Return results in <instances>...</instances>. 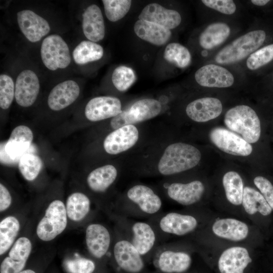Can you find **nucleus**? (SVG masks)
<instances>
[{
    "mask_svg": "<svg viewBox=\"0 0 273 273\" xmlns=\"http://www.w3.org/2000/svg\"><path fill=\"white\" fill-rule=\"evenodd\" d=\"M267 38L266 30L255 23L248 27L216 52L205 63L226 66L239 65L251 54L263 46Z\"/></svg>",
    "mask_w": 273,
    "mask_h": 273,
    "instance_id": "nucleus-1",
    "label": "nucleus"
},
{
    "mask_svg": "<svg viewBox=\"0 0 273 273\" xmlns=\"http://www.w3.org/2000/svg\"><path fill=\"white\" fill-rule=\"evenodd\" d=\"M162 201L150 187L135 184L115 203L112 213L129 218H153L162 212Z\"/></svg>",
    "mask_w": 273,
    "mask_h": 273,
    "instance_id": "nucleus-2",
    "label": "nucleus"
},
{
    "mask_svg": "<svg viewBox=\"0 0 273 273\" xmlns=\"http://www.w3.org/2000/svg\"><path fill=\"white\" fill-rule=\"evenodd\" d=\"M195 83L209 90H226L250 86L251 81L240 66L205 63L194 74Z\"/></svg>",
    "mask_w": 273,
    "mask_h": 273,
    "instance_id": "nucleus-3",
    "label": "nucleus"
},
{
    "mask_svg": "<svg viewBox=\"0 0 273 273\" xmlns=\"http://www.w3.org/2000/svg\"><path fill=\"white\" fill-rule=\"evenodd\" d=\"M110 216L115 226L135 248L144 260L153 259L158 247L163 243L154 226L149 221H138L112 213Z\"/></svg>",
    "mask_w": 273,
    "mask_h": 273,
    "instance_id": "nucleus-4",
    "label": "nucleus"
},
{
    "mask_svg": "<svg viewBox=\"0 0 273 273\" xmlns=\"http://www.w3.org/2000/svg\"><path fill=\"white\" fill-rule=\"evenodd\" d=\"M250 22L222 20L206 22L197 37L203 63L244 30Z\"/></svg>",
    "mask_w": 273,
    "mask_h": 273,
    "instance_id": "nucleus-5",
    "label": "nucleus"
},
{
    "mask_svg": "<svg viewBox=\"0 0 273 273\" xmlns=\"http://www.w3.org/2000/svg\"><path fill=\"white\" fill-rule=\"evenodd\" d=\"M201 153L196 147L177 142L164 150L157 165L158 173L164 176L175 175L195 167L201 159Z\"/></svg>",
    "mask_w": 273,
    "mask_h": 273,
    "instance_id": "nucleus-6",
    "label": "nucleus"
},
{
    "mask_svg": "<svg viewBox=\"0 0 273 273\" xmlns=\"http://www.w3.org/2000/svg\"><path fill=\"white\" fill-rule=\"evenodd\" d=\"M223 121L230 130L239 134L250 144L260 139L259 118L254 109L248 104H238L229 108L224 113Z\"/></svg>",
    "mask_w": 273,
    "mask_h": 273,
    "instance_id": "nucleus-7",
    "label": "nucleus"
},
{
    "mask_svg": "<svg viewBox=\"0 0 273 273\" xmlns=\"http://www.w3.org/2000/svg\"><path fill=\"white\" fill-rule=\"evenodd\" d=\"M155 228L163 243L169 236H184L197 228V219L190 214L176 212H162L148 220Z\"/></svg>",
    "mask_w": 273,
    "mask_h": 273,
    "instance_id": "nucleus-8",
    "label": "nucleus"
},
{
    "mask_svg": "<svg viewBox=\"0 0 273 273\" xmlns=\"http://www.w3.org/2000/svg\"><path fill=\"white\" fill-rule=\"evenodd\" d=\"M111 255L123 273H143L144 259L126 237L116 227Z\"/></svg>",
    "mask_w": 273,
    "mask_h": 273,
    "instance_id": "nucleus-9",
    "label": "nucleus"
},
{
    "mask_svg": "<svg viewBox=\"0 0 273 273\" xmlns=\"http://www.w3.org/2000/svg\"><path fill=\"white\" fill-rule=\"evenodd\" d=\"M68 216L65 205L60 200L52 201L46 209L36 229L37 237L44 242L55 239L67 225Z\"/></svg>",
    "mask_w": 273,
    "mask_h": 273,
    "instance_id": "nucleus-10",
    "label": "nucleus"
},
{
    "mask_svg": "<svg viewBox=\"0 0 273 273\" xmlns=\"http://www.w3.org/2000/svg\"><path fill=\"white\" fill-rule=\"evenodd\" d=\"M207 15L206 22L214 21H251V15L244 1L201 0Z\"/></svg>",
    "mask_w": 273,
    "mask_h": 273,
    "instance_id": "nucleus-11",
    "label": "nucleus"
},
{
    "mask_svg": "<svg viewBox=\"0 0 273 273\" xmlns=\"http://www.w3.org/2000/svg\"><path fill=\"white\" fill-rule=\"evenodd\" d=\"M161 109V104L158 101L150 98L141 99L112 118L110 125L115 129L125 125H134L156 117Z\"/></svg>",
    "mask_w": 273,
    "mask_h": 273,
    "instance_id": "nucleus-12",
    "label": "nucleus"
},
{
    "mask_svg": "<svg viewBox=\"0 0 273 273\" xmlns=\"http://www.w3.org/2000/svg\"><path fill=\"white\" fill-rule=\"evenodd\" d=\"M155 266L163 273H182L190 267L192 258L184 250L175 249L170 243L161 244L153 257Z\"/></svg>",
    "mask_w": 273,
    "mask_h": 273,
    "instance_id": "nucleus-13",
    "label": "nucleus"
},
{
    "mask_svg": "<svg viewBox=\"0 0 273 273\" xmlns=\"http://www.w3.org/2000/svg\"><path fill=\"white\" fill-rule=\"evenodd\" d=\"M40 54L42 61L49 70L65 68L71 62L68 45L59 35L52 34L42 41Z\"/></svg>",
    "mask_w": 273,
    "mask_h": 273,
    "instance_id": "nucleus-14",
    "label": "nucleus"
},
{
    "mask_svg": "<svg viewBox=\"0 0 273 273\" xmlns=\"http://www.w3.org/2000/svg\"><path fill=\"white\" fill-rule=\"evenodd\" d=\"M114 238L112 232L105 224L92 222L86 228L85 241L87 250L94 258L101 259L111 252Z\"/></svg>",
    "mask_w": 273,
    "mask_h": 273,
    "instance_id": "nucleus-15",
    "label": "nucleus"
},
{
    "mask_svg": "<svg viewBox=\"0 0 273 273\" xmlns=\"http://www.w3.org/2000/svg\"><path fill=\"white\" fill-rule=\"evenodd\" d=\"M210 141L218 149L234 156H247L252 152V145L236 133L223 127L212 129L209 134Z\"/></svg>",
    "mask_w": 273,
    "mask_h": 273,
    "instance_id": "nucleus-16",
    "label": "nucleus"
},
{
    "mask_svg": "<svg viewBox=\"0 0 273 273\" xmlns=\"http://www.w3.org/2000/svg\"><path fill=\"white\" fill-rule=\"evenodd\" d=\"M223 110V104L219 98L207 95L189 102L186 107L187 116L196 122H206L218 117Z\"/></svg>",
    "mask_w": 273,
    "mask_h": 273,
    "instance_id": "nucleus-17",
    "label": "nucleus"
},
{
    "mask_svg": "<svg viewBox=\"0 0 273 273\" xmlns=\"http://www.w3.org/2000/svg\"><path fill=\"white\" fill-rule=\"evenodd\" d=\"M163 189L167 197L176 203L186 206L194 205L202 198L205 191L203 183L199 180L183 183H164Z\"/></svg>",
    "mask_w": 273,
    "mask_h": 273,
    "instance_id": "nucleus-18",
    "label": "nucleus"
},
{
    "mask_svg": "<svg viewBox=\"0 0 273 273\" xmlns=\"http://www.w3.org/2000/svg\"><path fill=\"white\" fill-rule=\"evenodd\" d=\"M139 139V131L133 124L125 125L109 133L103 142L105 151L117 155L133 147Z\"/></svg>",
    "mask_w": 273,
    "mask_h": 273,
    "instance_id": "nucleus-19",
    "label": "nucleus"
},
{
    "mask_svg": "<svg viewBox=\"0 0 273 273\" xmlns=\"http://www.w3.org/2000/svg\"><path fill=\"white\" fill-rule=\"evenodd\" d=\"M30 240L26 237L18 238L1 263V273H19L24 268L32 251Z\"/></svg>",
    "mask_w": 273,
    "mask_h": 273,
    "instance_id": "nucleus-20",
    "label": "nucleus"
},
{
    "mask_svg": "<svg viewBox=\"0 0 273 273\" xmlns=\"http://www.w3.org/2000/svg\"><path fill=\"white\" fill-rule=\"evenodd\" d=\"M120 100L111 96H100L93 98L85 108L86 118L93 122L113 118L122 111Z\"/></svg>",
    "mask_w": 273,
    "mask_h": 273,
    "instance_id": "nucleus-21",
    "label": "nucleus"
},
{
    "mask_svg": "<svg viewBox=\"0 0 273 273\" xmlns=\"http://www.w3.org/2000/svg\"><path fill=\"white\" fill-rule=\"evenodd\" d=\"M39 81L32 70H25L17 76L15 87V98L20 106L28 107L35 101L39 91Z\"/></svg>",
    "mask_w": 273,
    "mask_h": 273,
    "instance_id": "nucleus-22",
    "label": "nucleus"
},
{
    "mask_svg": "<svg viewBox=\"0 0 273 273\" xmlns=\"http://www.w3.org/2000/svg\"><path fill=\"white\" fill-rule=\"evenodd\" d=\"M17 21L21 32L32 42L39 41L50 31L48 21L31 10L19 12Z\"/></svg>",
    "mask_w": 273,
    "mask_h": 273,
    "instance_id": "nucleus-23",
    "label": "nucleus"
},
{
    "mask_svg": "<svg viewBox=\"0 0 273 273\" xmlns=\"http://www.w3.org/2000/svg\"><path fill=\"white\" fill-rule=\"evenodd\" d=\"M139 18L169 30L177 27L182 21L181 14L177 11L166 9L156 3L147 5L140 14Z\"/></svg>",
    "mask_w": 273,
    "mask_h": 273,
    "instance_id": "nucleus-24",
    "label": "nucleus"
},
{
    "mask_svg": "<svg viewBox=\"0 0 273 273\" xmlns=\"http://www.w3.org/2000/svg\"><path fill=\"white\" fill-rule=\"evenodd\" d=\"M251 262L247 249L236 246L229 248L222 252L218 265L220 273H243Z\"/></svg>",
    "mask_w": 273,
    "mask_h": 273,
    "instance_id": "nucleus-25",
    "label": "nucleus"
},
{
    "mask_svg": "<svg viewBox=\"0 0 273 273\" xmlns=\"http://www.w3.org/2000/svg\"><path fill=\"white\" fill-rule=\"evenodd\" d=\"M80 88L73 80H68L56 85L51 91L48 104L51 109L59 111L72 104L78 97Z\"/></svg>",
    "mask_w": 273,
    "mask_h": 273,
    "instance_id": "nucleus-26",
    "label": "nucleus"
},
{
    "mask_svg": "<svg viewBox=\"0 0 273 273\" xmlns=\"http://www.w3.org/2000/svg\"><path fill=\"white\" fill-rule=\"evenodd\" d=\"M82 29L85 37L93 42L103 39L105 29L104 19L100 8L92 5L82 14Z\"/></svg>",
    "mask_w": 273,
    "mask_h": 273,
    "instance_id": "nucleus-27",
    "label": "nucleus"
},
{
    "mask_svg": "<svg viewBox=\"0 0 273 273\" xmlns=\"http://www.w3.org/2000/svg\"><path fill=\"white\" fill-rule=\"evenodd\" d=\"M33 138L32 131L28 126L19 125L16 127L5 145L7 155L12 160L20 158L29 148Z\"/></svg>",
    "mask_w": 273,
    "mask_h": 273,
    "instance_id": "nucleus-28",
    "label": "nucleus"
},
{
    "mask_svg": "<svg viewBox=\"0 0 273 273\" xmlns=\"http://www.w3.org/2000/svg\"><path fill=\"white\" fill-rule=\"evenodd\" d=\"M118 175L117 169L114 165H103L94 169L88 174L87 185L92 192L103 194L115 183Z\"/></svg>",
    "mask_w": 273,
    "mask_h": 273,
    "instance_id": "nucleus-29",
    "label": "nucleus"
},
{
    "mask_svg": "<svg viewBox=\"0 0 273 273\" xmlns=\"http://www.w3.org/2000/svg\"><path fill=\"white\" fill-rule=\"evenodd\" d=\"M134 31L143 40L156 46L167 43L171 36V32L157 24L139 20L134 25Z\"/></svg>",
    "mask_w": 273,
    "mask_h": 273,
    "instance_id": "nucleus-30",
    "label": "nucleus"
},
{
    "mask_svg": "<svg viewBox=\"0 0 273 273\" xmlns=\"http://www.w3.org/2000/svg\"><path fill=\"white\" fill-rule=\"evenodd\" d=\"M212 229L217 236L233 241L246 239L249 232L245 223L233 218L220 219L214 223Z\"/></svg>",
    "mask_w": 273,
    "mask_h": 273,
    "instance_id": "nucleus-31",
    "label": "nucleus"
},
{
    "mask_svg": "<svg viewBox=\"0 0 273 273\" xmlns=\"http://www.w3.org/2000/svg\"><path fill=\"white\" fill-rule=\"evenodd\" d=\"M273 61V43L263 46L248 57L239 66L249 80Z\"/></svg>",
    "mask_w": 273,
    "mask_h": 273,
    "instance_id": "nucleus-32",
    "label": "nucleus"
},
{
    "mask_svg": "<svg viewBox=\"0 0 273 273\" xmlns=\"http://www.w3.org/2000/svg\"><path fill=\"white\" fill-rule=\"evenodd\" d=\"M65 207L69 219L73 222H80L92 211L91 200L84 193L75 192L68 197Z\"/></svg>",
    "mask_w": 273,
    "mask_h": 273,
    "instance_id": "nucleus-33",
    "label": "nucleus"
},
{
    "mask_svg": "<svg viewBox=\"0 0 273 273\" xmlns=\"http://www.w3.org/2000/svg\"><path fill=\"white\" fill-rule=\"evenodd\" d=\"M242 203L245 211L250 215L259 212L261 215L267 216L272 211L262 195L250 187L244 188Z\"/></svg>",
    "mask_w": 273,
    "mask_h": 273,
    "instance_id": "nucleus-34",
    "label": "nucleus"
},
{
    "mask_svg": "<svg viewBox=\"0 0 273 273\" xmlns=\"http://www.w3.org/2000/svg\"><path fill=\"white\" fill-rule=\"evenodd\" d=\"M20 229L19 219L15 216L4 217L0 222V255L8 251L16 241Z\"/></svg>",
    "mask_w": 273,
    "mask_h": 273,
    "instance_id": "nucleus-35",
    "label": "nucleus"
},
{
    "mask_svg": "<svg viewBox=\"0 0 273 273\" xmlns=\"http://www.w3.org/2000/svg\"><path fill=\"white\" fill-rule=\"evenodd\" d=\"M222 184L228 200L233 205H241L244 186L240 174L234 171L227 172L222 177Z\"/></svg>",
    "mask_w": 273,
    "mask_h": 273,
    "instance_id": "nucleus-36",
    "label": "nucleus"
},
{
    "mask_svg": "<svg viewBox=\"0 0 273 273\" xmlns=\"http://www.w3.org/2000/svg\"><path fill=\"white\" fill-rule=\"evenodd\" d=\"M103 54L101 46L92 41L84 40L74 50L73 58L76 63L82 65L100 60Z\"/></svg>",
    "mask_w": 273,
    "mask_h": 273,
    "instance_id": "nucleus-37",
    "label": "nucleus"
},
{
    "mask_svg": "<svg viewBox=\"0 0 273 273\" xmlns=\"http://www.w3.org/2000/svg\"><path fill=\"white\" fill-rule=\"evenodd\" d=\"M164 58L168 62L180 69L188 67L192 62L189 50L178 42L167 44L164 50Z\"/></svg>",
    "mask_w": 273,
    "mask_h": 273,
    "instance_id": "nucleus-38",
    "label": "nucleus"
},
{
    "mask_svg": "<svg viewBox=\"0 0 273 273\" xmlns=\"http://www.w3.org/2000/svg\"><path fill=\"white\" fill-rule=\"evenodd\" d=\"M42 166L41 159L36 155L25 153L19 159V169L23 177L28 181L34 180Z\"/></svg>",
    "mask_w": 273,
    "mask_h": 273,
    "instance_id": "nucleus-39",
    "label": "nucleus"
},
{
    "mask_svg": "<svg viewBox=\"0 0 273 273\" xmlns=\"http://www.w3.org/2000/svg\"><path fill=\"white\" fill-rule=\"evenodd\" d=\"M102 2L106 16L111 22H116L123 18L131 5L130 0H103Z\"/></svg>",
    "mask_w": 273,
    "mask_h": 273,
    "instance_id": "nucleus-40",
    "label": "nucleus"
},
{
    "mask_svg": "<svg viewBox=\"0 0 273 273\" xmlns=\"http://www.w3.org/2000/svg\"><path fill=\"white\" fill-rule=\"evenodd\" d=\"M136 76L130 67L120 66L116 68L112 75V81L115 88L120 92L127 90L135 81Z\"/></svg>",
    "mask_w": 273,
    "mask_h": 273,
    "instance_id": "nucleus-41",
    "label": "nucleus"
},
{
    "mask_svg": "<svg viewBox=\"0 0 273 273\" xmlns=\"http://www.w3.org/2000/svg\"><path fill=\"white\" fill-rule=\"evenodd\" d=\"M13 79L6 74L0 75V107L6 110L11 106L15 95Z\"/></svg>",
    "mask_w": 273,
    "mask_h": 273,
    "instance_id": "nucleus-42",
    "label": "nucleus"
},
{
    "mask_svg": "<svg viewBox=\"0 0 273 273\" xmlns=\"http://www.w3.org/2000/svg\"><path fill=\"white\" fill-rule=\"evenodd\" d=\"M63 265L68 273H93L96 269L92 260L82 257L66 259Z\"/></svg>",
    "mask_w": 273,
    "mask_h": 273,
    "instance_id": "nucleus-43",
    "label": "nucleus"
},
{
    "mask_svg": "<svg viewBox=\"0 0 273 273\" xmlns=\"http://www.w3.org/2000/svg\"><path fill=\"white\" fill-rule=\"evenodd\" d=\"M254 184L273 210V185L266 177L257 176L254 179Z\"/></svg>",
    "mask_w": 273,
    "mask_h": 273,
    "instance_id": "nucleus-44",
    "label": "nucleus"
},
{
    "mask_svg": "<svg viewBox=\"0 0 273 273\" xmlns=\"http://www.w3.org/2000/svg\"><path fill=\"white\" fill-rule=\"evenodd\" d=\"M12 203L11 195L8 189L2 183L0 184V211L7 210Z\"/></svg>",
    "mask_w": 273,
    "mask_h": 273,
    "instance_id": "nucleus-45",
    "label": "nucleus"
},
{
    "mask_svg": "<svg viewBox=\"0 0 273 273\" xmlns=\"http://www.w3.org/2000/svg\"><path fill=\"white\" fill-rule=\"evenodd\" d=\"M19 273H36L35 271L30 269H27L23 270L22 271H21Z\"/></svg>",
    "mask_w": 273,
    "mask_h": 273,
    "instance_id": "nucleus-46",
    "label": "nucleus"
},
{
    "mask_svg": "<svg viewBox=\"0 0 273 273\" xmlns=\"http://www.w3.org/2000/svg\"><path fill=\"white\" fill-rule=\"evenodd\" d=\"M272 82H273V73H272Z\"/></svg>",
    "mask_w": 273,
    "mask_h": 273,
    "instance_id": "nucleus-47",
    "label": "nucleus"
}]
</instances>
